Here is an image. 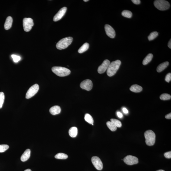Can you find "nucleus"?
Instances as JSON below:
<instances>
[{
    "label": "nucleus",
    "instance_id": "39448f33",
    "mask_svg": "<svg viewBox=\"0 0 171 171\" xmlns=\"http://www.w3.org/2000/svg\"><path fill=\"white\" fill-rule=\"evenodd\" d=\"M154 4L155 7L160 10H168L170 7V5L168 1L164 0H156L154 1Z\"/></svg>",
    "mask_w": 171,
    "mask_h": 171
},
{
    "label": "nucleus",
    "instance_id": "0eeeda50",
    "mask_svg": "<svg viewBox=\"0 0 171 171\" xmlns=\"http://www.w3.org/2000/svg\"><path fill=\"white\" fill-rule=\"evenodd\" d=\"M39 89V85L36 84L31 87L28 90L26 94V98L29 99L33 97L37 93Z\"/></svg>",
    "mask_w": 171,
    "mask_h": 171
},
{
    "label": "nucleus",
    "instance_id": "20e7f679",
    "mask_svg": "<svg viewBox=\"0 0 171 171\" xmlns=\"http://www.w3.org/2000/svg\"><path fill=\"white\" fill-rule=\"evenodd\" d=\"M145 139V142L147 145L151 146L154 144L156 139V135L152 130L146 131L144 133Z\"/></svg>",
    "mask_w": 171,
    "mask_h": 171
},
{
    "label": "nucleus",
    "instance_id": "b1692460",
    "mask_svg": "<svg viewBox=\"0 0 171 171\" xmlns=\"http://www.w3.org/2000/svg\"><path fill=\"white\" fill-rule=\"evenodd\" d=\"M122 16L128 18H131L132 16V13L129 10H125L121 13Z\"/></svg>",
    "mask_w": 171,
    "mask_h": 171
},
{
    "label": "nucleus",
    "instance_id": "7ed1b4c3",
    "mask_svg": "<svg viewBox=\"0 0 171 171\" xmlns=\"http://www.w3.org/2000/svg\"><path fill=\"white\" fill-rule=\"evenodd\" d=\"M73 38L72 37H67L61 39L56 44L58 49L62 50L65 49L71 43Z\"/></svg>",
    "mask_w": 171,
    "mask_h": 171
},
{
    "label": "nucleus",
    "instance_id": "4be33fe9",
    "mask_svg": "<svg viewBox=\"0 0 171 171\" xmlns=\"http://www.w3.org/2000/svg\"><path fill=\"white\" fill-rule=\"evenodd\" d=\"M85 120L88 123L94 125V121L92 117L89 114H85L84 117Z\"/></svg>",
    "mask_w": 171,
    "mask_h": 171
},
{
    "label": "nucleus",
    "instance_id": "cd10ccee",
    "mask_svg": "<svg viewBox=\"0 0 171 171\" xmlns=\"http://www.w3.org/2000/svg\"><path fill=\"white\" fill-rule=\"evenodd\" d=\"M160 98V99L162 100H168L171 99V96L170 95L165 93L161 94Z\"/></svg>",
    "mask_w": 171,
    "mask_h": 171
},
{
    "label": "nucleus",
    "instance_id": "6e6552de",
    "mask_svg": "<svg viewBox=\"0 0 171 171\" xmlns=\"http://www.w3.org/2000/svg\"><path fill=\"white\" fill-rule=\"evenodd\" d=\"M124 161L128 165H133L137 164L139 163V160L136 156L128 155L124 159Z\"/></svg>",
    "mask_w": 171,
    "mask_h": 171
},
{
    "label": "nucleus",
    "instance_id": "4c0bfd02",
    "mask_svg": "<svg viewBox=\"0 0 171 171\" xmlns=\"http://www.w3.org/2000/svg\"><path fill=\"white\" fill-rule=\"evenodd\" d=\"M168 46L170 49L171 48V40L170 39L168 43Z\"/></svg>",
    "mask_w": 171,
    "mask_h": 171
},
{
    "label": "nucleus",
    "instance_id": "ea45409f",
    "mask_svg": "<svg viewBox=\"0 0 171 171\" xmlns=\"http://www.w3.org/2000/svg\"><path fill=\"white\" fill-rule=\"evenodd\" d=\"M156 171H165L164 170H162V169H160V170H158Z\"/></svg>",
    "mask_w": 171,
    "mask_h": 171
},
{
    "label": "nucleus",
    "instance_id": "a19ab883",
    "mask_svg": "<svg viewBox=\"0 0 171 171\" xmlns=\"http://www.w3.org/2000/svg\"><path fill=\"white\" fill-rule=\"evenodd\" d=\"M84 1V2H87V1H89V0H84L83 1Z\"/></svg>",
    "mask_w": 171,
    "mask_h": 171
},
{
    "label": "nucleus",
    "instance_id": "412c9836",
    "mask_svg": "<svg viewBox=\"0 0 171 171\" xmlns=\"http://www.w3.org/2000/svg\"><path fill=\"white\" fill-rule=\"evenodd\" d=\"M89 48V44L87 43H85L79 49L78 52L79 53H82L88 50Z\"/></svg>",
    "mask_w": 171,
    "mask_h": 171
},
{
    "label": "nucleus",
    "instance_id": "a878e982",
    "mask_svg": "<svg viewBox=\"0 0 171 171\" xmlns=\"http://www.w3.org/2000/svg\"><path fill=\"white\" fill-rule=\"evenodd\" d=\"M158 35V33L156 31H154V32L151 33L148 36V40L149 41L153 40L157 37Z\"/></svg>",
    "mask_w": 171,
    "mask_h": 171
},
{
    "label": "nucleus",
    "instance_id": "5701e85b",
    "mask_svg": "<svg viewBox=\"0 0 171 171\" xmlns=\"http://www.w3.org/2000/svg\"><path fill=\"white\" fill-rule=\"evenodd\" d=\"M106 125L111 131H114L117 130V127L111 121H107L106 122Z\"/></svg>",
    "mask_w": 171,
    "mask_h": 171
},
{
    "label": "nucleus",
    "instance_id": "473e14b6",
    "mask_svg": "<svg viewBox=\"0 0 171 171\" xmlns=\"http://www.w3.org/2000/svg\"><path fill=\"white\" fill-rule=\"evenodd\" d=\"M164 156L167 158H171V152L169 151V152H165L164 153Z\"/></svg>",
    "mask_w": 171,
    "mask_h": 171
},
{
    "label": "nucleus",
    "instance_id": "e433bc0d",
    "mask_svg": "<svg viewBox=\"0 0 171 171\" xmlns=\"http://www.w3.org/2000/svg\"><path fill=\"white\" fill-rule=\"evenodd\" d=\"M123 112L125 114H127L128 113V110L126 108H123Z\"/></svg>",
    "mask_w": 171,
    "mask_h": 171
},
{
    "label": "nucleus",
    "instance_id": "4468645a",
    "mask_svg": "<svg viewBox=\"0 0 171 171\" xmlns=\"http://www.w3.org/2000/svg\"><path fill=\"white\" fill-rule=\"evenodd\" d=\"M31 156V150L29 149H27L23 152L21 157V160L24 162L27 161Z\"/></svg>",
    "mask_w": 171,
    "mask_h": 171
},
{
    "label": "nucleus",
    "instance_id": "423d86ee",
    "mask_svg": "<svg viewBox=\"0 0 171 171\" xmlns=\"http://www.w3.org/2000/svg\"><path fill=\"white\" fill-rule=\"evenodd\" d=\"M34 25L33 21L31 18H25L23 20V29L26 32L31 31Z\"/></svg>",
    "mask_w": 171,
    "mask_h": 171
},
{
    "label": "nucleus",
    "instance_id": "f704fd0d",
    "mask_svg": "<svg viewBox=\"0 0 171 171\" xmlns=\"http://www.w3.org/2000/svg\"><path fill=\"white\" fill-rule=\"evenodd\" d=\"M117 115L118 117L119 118H122L123 117V115L121 113H120V112H117Z\"/></svg>",
    "mask_w": 171,
    "mask_h": 171
},
{
    "label": "nucleus",
    "instance_id": "c85d7f7f",
    "mask_svg": "<svg viewBox=\"0 0 171 171\" xmlns=\"http://www.w3.org/2000/svg\"><path fill=\"white\" fill-rule=\"evenodd\" d=\"M5 100V95L3 92H0V109L2 108Z\"/></svg>",
    "mask_w": 171,
    "mask_h": 171
},
{
    "label": "nucleus",
    "instance_id": "2eb2a0df",
    "mask_svg": "<svg viewBox=\"0 0 171 171\" xmlns=\"http://www.w3.org/2000/svg\"><path fill=\"white\" fill-rule=\"evenodd\" d=\"M61 112V108L59 106H55L51 107L50 109V112L53 115L59 114Z\"/></svg>",
    "mask_w": 171,
    "mask_h": 171
},
{
    "label": "nucleus",
    "instance_id": "6ab92c4d",
    "mask_svg": "<svg viewBox=\"0 0 171 171\" xmlns=\"http://www.w3.org/2000/svg\"><path fill=\"white\" fill-rule=\"evenodd\" d=\"M78 129L76 127H72L69 129V136L72 138L76 137L77 135Z\"/></svg>",
    "mask_w": 171,
    "mask_h": 171
},
{
    "label": "nucleus",
    "instance_id": "a211bd4d",
    "mask_svg": "<svg viewBox=\"0 0 171 171\" xmlns=\"http://www.w3.org/2000/svg\"><path fill=\"white\" fill-rule=\"evenodd\" d=\"M169 65V62H166L162 63L160 64L157 67L156 71L158 72H160L162 71L165 69Z\"/></svg>",
    "mask_w": 171,
    "mask_h": 171
},
{
    "label": "nucleus",
    "instance_id": "aec40b11",
    "mask_svg": "<svg viewBox=\"0 0 171 171\" xmlns=\"http://www.w3.org/2000/svg\"><path fill=\"white\" fill-rule=\"evenodd\" d=\"M153 55L152 54L150 53L148 54L144 58L143 61V64L144 65H147L152 60Z\"/></svg>",
    "mask_w": 171,
    "mask_h": 171
},
{
    "label": "nucleus",
    "instance_id": "f03ea898",
    "mask_svg": "<svg viewBox=\"0 0 171 171\" xmlns=\"http://www.w3.org/2000/svg\"><path fill=\"white\" fill-rule=\"evenodd\" d=\"M52 71L56 75L60 77H64L70 74L71 71L69 69L61 67H54Z\"/></svg>",
    "mask_w": 171,
    "mask_h": 171
},
{
    "label": "nucleus",
    "instance_id": "1a4fd4ad",
    "mask_svg": "<svg viewBox=\"0 0 171 171\" xmlns=\"http://www.w3.org/2000/svg\"><path fill=\"white\" fill-rule=\"evenodd\" d=\"M91 161L93 165L97 170H102L103 168L102 163L100 159L97 156H93Z\"/></svg>",
    "mask_w": 171,
    "mask_h": 171
},
{
    "label": "nucleus",
    "instance_id": "f257e3e1",
    "mask_svg": "<svg viewBox=\"0 0 171 171\" xmlns=\"http://www.w3.org/2000/svg\"><path fill=\"white\" fill-rule=\"evenodd\" d=\"M121 64L120 60H117L110 63L107 70V74L109 77L114 76L119 69Z\"/></svg>",
    "mask_w": 171,
    "mask_h": 171
},
{
    "label": "nucleus",
    "instance_id": "c9c22d12",
    "mask_svg": "<svg viewBox=\"0 0 171 171\" xmlns=\"http://www.w3.org/2000/svg\"><path fill=\"white\" fill-rule=\"evenodd\" d=\"M165 117L166 119H171V113L167 114L165 116Z\"/></svg>",
    "mask_w": 171,
    "mask_h": 171
},
{
    "label": "nucleus",
    "instance_id": "393cba45",
    "mask_svg": "<svg viewBox=\"0 0 171 171\" xmlns=\"http://www.w3.org/2000/svg\"><path fill=\"white\" fill-rule=\"evenodd\" d=\"M55 157L56 159L65 160V159L67 158L68 156L66 154L60 153H58L55 155Z\"/></svg>",
    "mask_w": 171,
    "mask_h": 171
},
{
    "label": "nucleus",
    "instance_id": "ddd939ff",
    "mask_svg": "<svg viewBox=\"0 0 171 171\" xmlns=\"http://www.w3.org/2000/svg\"><path fill=\"white\" fill-rule=\"evenodd\" d=\"M67 10L66 7L62 8L59 10L58 12L54 17L53 21L55 22L61 19L65 15Z\"/></svg>",
    "mask_w": 171,
    "mask_h": 171
},
{
    "label": "nucleus",
    "instance_id": "7c9ffc66",
    "mask_svg": "<svg viewBox=\"0 0 171 171\" xmlns=\"http://www.w3.org/2000/svg\"><path fill=\"white\" fill-rule=\"evenodd\" d=\"M11 57L12 58L14 62L15 63H17L21 59L20 56H17L15 55H11Z\"/></svg>",
    "mask_w": 171,
    "mask_h": 171
},
{
    "label": "nucleus",
    "instance_id": "f3484780",
    "mask_svg": "<svg viewBox=\"0 0 171 171\" xmlns=\"http://www.w3.org/2000/svg\"><path fill=\"white\" fill-rule=\"evenodd\" d=\"M130 90L131 91L135 93H139L142 91L143 88L140 86L135 84L131 86L130 88Z\"/></svg>",
    "mask_w": 171,
    "mask_h": 171
},
{
    "label": "nucleus",
    "instance_id": "9d476101",
    "mask_svg": "<svg viewBox=\"0 0 171 171\" xmlns=\"http://www.w3.org/2000/svg\"><path fill=\"white\" fill-rule=\"evenodd\" d=\"M93 83L91 80L87 79L83 81L80 84V86L81 89L87 91H90L93 88Z\"/></svg>",
    "mask_w": 171,
    "mask_h": 171
},
{
    "label": "nucleus",
    "instance_id": "58836bf2",
    "mask_svg": "<svg viewBox=\"0 0 171 171\" xmlns=\"http://www.w3.org/2000/svg\"><path fill=\"white\" fill-rule=\"evenodd\" d=\"M24 171H31V169H26V170H24Z\"/></svg>",
    "mask_w": 171,
    "mask_h": 171
},
{
    "label": "nucleus",
    "instance_id": "c756f323",
    "mask_svg": "<svg viewBox=\"0 0 171 171\" xmlns=\"http://www.w3.org/2000/svg\"><path fill=\"white\" fill-rule=\"evenodd\" d=\"M9 148V145L7 144H1L0 145V152L2 153L5 152Z\"/></svg>",
    "mask_w": 171,
    "mask_h": 171
},
{
    "label": "nucleus",
    "instance_id": "9b49d317",
    "mask_svg": "<svg viewBox=\"0 0 171 171\" xmlns=\"http://www.w3.org/2000/svg\"><path fill=\"white\" fill-rule=\"evenodd\" d=\"M110 63V61L106 59L104 60L102 64L98 68V73L100 74L104 73L107 70Z\"/></svg>",
    "mask_w": 171,
    "mask_h": 171
},
{
    "label": "nucleus",
    "instance_id": "dca6fc26",
    "mask_svg": "<svg viewBox=\"0 0 171 171\" xmlns=\"http://www.w3.org/2000/svg\"><path fill=\"white\" fill-rule=\"evenodd\" d=\"M13 19L11 17L9 16L6 18L5 23L4 27L5 30H8L11 28L12 25Z\"/></svg>",
    "mask_w": 171,
    "mask_h": 171
},
{
    "label": "nucleus",
    "instance_id": "2f4dec72",
    "mask_svg": "<svg viewBox=\"0 0 171 171\" xmlns=\"http://www.w3.org/2000/svg\"><path fill=\"white\" fill-rule=\"evenodd\" d=\"M171 80V73H169L166 76L165 80L167 82H170Z\"/></svg>",
    "mask_w": 171,
    "mask_h": 171
},
{
    "label": "nucleus",
    "instance_id": "72a5a7b5",
    "mask_svg": "<svg viewBox=\"0 0 171 171\" xmlns=\"http://www.w3.org/2000/svg\"><path fill=\"white\" fill-rule=\"evenodd\" d=\"M132 2L136 5H139L141 1L140 0H132Z\"/></svg>",
    "mask_w": 171,
    "mask_h": 171
},
{
    "label": "nucleus",
    "instance_id": "f8f14e48",
    "mask_svg": "<svg viewBox=\"0 0 171 171\" xmlns=\"http://www.w3.org/2000/svg\"><path fill=\"white\" fill-rule=\"evenodd\" d=\"M105 29L108 36L112 39L115 38L116 35L115 31L112 26L106 24L105 26Z\"/></svg>",
    "mask_w": 171,
    "mask_h": 171
},
{
    "label": "nucleus",
    "instance_id": "bb28decb",
    "mask_svg": "<svg viewBox=\"0 0 171 171\" xmlns=\"http://www.w3.org/2000/svg\"><path fill=\"white\" fill-rule=\"evenodd\" d=\"M111 121L117 127H120L122 126L121 122L118 119H111Z\"/></svg>",
    "mask_w": 171,
    "mask_h": 171
}]
</instances>
